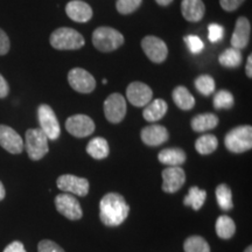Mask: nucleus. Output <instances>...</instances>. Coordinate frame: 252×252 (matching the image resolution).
Listing matches in <instances>:
<instances>
[{"mask_svg":"<svg viewBox=\"0 0 252 252\" xmlns=\"http://www.w3.org/2000/svg\"><path fill=\"white\" fill-rule=\"evenodd\" d=\"M130 213V206L118 193H108L99 203V219L106 226H118L124 223Z\"/></svg>","mask_w":252,"mask_h":252,"instance_id":"obj_1","label":"nucleus"},{"mask_svg":"<svg viewBox=\"0 0 252 252\" xmlns=\"http://www.w3.org/2000/svg\"><path fill=\"white\" fill-rule=\"evenodd\" d=\"M53 48L58 50H76L84 46L86 40L76 30L70 27H61L52 33L49 39Z\"/></svg>","mask_w":252,"mask_h":252,"instance_id":"obj_2","label":"nucleus"},{"mask_svg":"<svg viewBox=\"0 0 252 252\" xmlns=\"http://www.w3.org/2000/svg\"><path fill=\"white\" fill-rule=\"evenodd\" d=\"M93 43L99 52L110 53L118 49L124 43V36L121 32L112 27H98L93 33Z\"/></svg>","mask_w":252,"mask_h":252,"instance_id":"obj_3","label":"nucleus"},{"mask_svg":"<svg viewBox=\"0 0 252 252\" xmlns=\"http://www.w3.org/2000/svg\"><path fill=\"white\" fill-rule=\"evenodd\" d=\"M225 147L232 153H244L252 147V127L250 125L232 128L224 139Z\"/></svg>","mask_w":252,"mask_h":252,"instance_id":"obj_4","label":"nucleus"},{"mask_svg":"<svg viewBox=\"0 0 252 252\" xmlns=\"http://www.w3.org/2000/svg\"><path fill=\"white\" fill-rule=\"evenodd\" d=\"M25 146L30 159L37 161L48 153V138L40 128H30L26 131Z\"/></svg>","mask_w":252,"mask_h":252,"instance_id":"obj_5","label":"nucleus"},{"mask_svg":"<svg viewBox=\"0 0 252 252\" xmlns=\"http://www.w3.org/2000/svg\"><path fill=\"white\" fill-rule=\"evenodd\" d=\"M37 118L40 123V130L46 134L48 140L59 139L61 134V127H60L54 110L47 104H41L37 109Z\"/></svg>","mask_w":252,"mask_h":252,"instance_id":"obj_6","label":"nucleus"},{"mask_svg":"<svg viewBox=\"0 0 252 252\" xmlns=\"http://www.w3.org/2000/svg\"><path fill=\"white\" fill-rule=\"evenodd\" d=\"M127 105L123 94L115 93L111 94L104 102V115L112 124H119L125 118Z\"/></svg>","mask_w":252,"mask_h":252,"instance_id":"obj_7","label":"nucleus"},{"mask_svg":"<svg viewBox=\"0 0 252 252\" xmlns=\"http://www.w3.org/2000/svg\"><path fill=\"white\" fill-rule=\"evenodd\" d=\"M68 82L72 89L80 94H90L96 88L94 77L83 68L71 69L68 72Z\"/></svg>","mask_w":252,"mask_h":252,"instance_id":"obj_8","label":"nucleus"},{"mask_svg":"<svg viewBox=\"0 0 252 252\" xmlns=\"http://www.w3.org/2000/svg\"><path fill=\"white\" fill-rule=\"evenodd\" d=\"M56 185H58V188L60 190L68 194L77 195V196H87L90 188L89 181L87 179L71 174H64L59 176Z\"/></svg>","mask_w":252,"mask_h":252,"instance_id":"obj_9","label":"nucleus"},{"mask_svg":"<svg viewBox=\"0 0 252 252\" xmlns=\"http://www.w3.org/2000/svg\"><path fill=\"white\" fill-rule=\"evenodd\" d=\"M55 207L58 212L70 220H81L83 216L82 207L78 200L71 194L63 193L55 197Z\"/></svg>","mask_w":252,"mask_h":252,"instance_id":"obj_10","label":"nucleus"},{"mask_svg":"<svg viewBox=\"0 0 252 252\" xmlns=\"http://www.w3.org/2000/svg\"><path fill=\"white\" fill-rule=\"evenodd\" d=\"M94 128V122L87 115H74L65 121V130L76 138L89 137Z\"/></svg>","mask_w":252,"mask_h":252,"instance_id":"obj_11","label":"nucleus"},{"mask_svg":"<svg viewBox=\"0 0 252 252\" xmlns=\"http://www.w3.org/2000/svg\"><path fill=\"white\" fill-rule=\"evenodd\" d=\"M141 48L151 61L154 63H162L168 55V48L161 39L158 36L149 35L141 40Z\"/></svg>","mask_w":252,"mask_h":252,"instance_id":"obj_12","label":"nucleus"},{"mask_svg":"<svg viewBox=\"0 0 252 252\" xmlns=\"http://www.w3.org/2000/svg\"><path fill=\"white\" fill-rule=\"evenodd\" d=\"M126 97L132 105L141 108L152 100L153 91L143 82H132L126 89Z\"/></svg>","mask_w":252,"mask_h":252,"instance_id":"obj_13","label":"nucleus"},{"mask_svg":"<svg viewBox=\"0 0 252 252\" xmlns=\"http://www.w3.org/2000/svg\"><path fill=\"white\" fill-rule=\"evenodd\" d=\"M162 190L165 193H176L186 182V173L181 167H168L161 173Z\"/></svg>","mask_w":252,"mask_h":252,"instance_id":"obj_14","label":"nucleus"},{"mask_svg":"<svg viewBox=\"0 0 252 252\" xmlns=\"http://www.w3.org/2000/svg\"><path fill=\"white\" fill-rule=\"evenodd\" d=\"M0 146L12 154H20L24 151V140L12 127L0 125Z\"/></svg>","mask_w":252,"mask_h":252,"instance_id":"obj_15","label":"nucleus"},{"mask_svg":"<svg viewBox=\"0 0 252 252\" xmlns=\"http://www.w3.org/2000/svg\"><path fill=\"white\" fill-rule=\"evenodd\" d=\"M251 34V24L248 20V18L239 17L236 20L235 30L231 36V46L232 48L236 49H243L248 46L249 41H250Z\"/></svg>","mask_w":252,"mask_h":252,"instance_id":"obj_16","label":"nucleus"},{"mask_svg":"<svg viewBox=\"0 0 252 252\" xmlns=\"http://www.w3.org/2000/svg\"><path fill=\"white\" fill-rule=\"evenodd\" d=\"M169 138V133L165 126L161 125H150L141 130V140L145 145L151 147L160 146L166 143Z\"/></svg>","mask_w":252,"mask_h":252,"instance_id":"obj_17","label":"nucleus"},{"mask_svg":"<svg viewBox=\"0 0 252 252\" xmlns=\"http://www.w3.org/2000/svg\"><path fill=\"white\" fill-rule=\"evenodd\" d=\"M65 13L75 23H88L93 18V8L82 0H72L65 6Z\"/></svg>","mask_w":252,"mask_h":252,"instance_id":"obj_18","label":"nucleus"},{"mask_svg":"<svg viewBox=\"0 0 252 252\" xmlns=\"http://www.w3.org/2000/svg\"><path fill=\"white\" fill-rule=\"evenodd\" d=\"M181 13L187 21L197 23L206 13V6L202 0H182Z\"/></svg>","mask_w":252,"mask_h":252,"instance_id":"obj_19","label":"nucleus"},{"mask_svg":"<svg viewBox=\"0 0 252 252\" xmlns=\"http://www.w3.org/2000/svg\"><path fill=\"white\" fill-rule=\"evenodd\" d=\"M168 110V105L163 99H154L145 105V110L143 111V117L147 122H158L165 117Z\"/></svg>","mask_w":252,"mask_h":252,"instance_id":"obj_20","label":"nucleus"},{"mask_svg":"<svg viewBox=\"0 0 252 252\" xmlns=\"http://www.w3.org/2000/svg\"><path fill=\"white\" fill-rule=\"evenodd\" d=\"M186 153L181 149H165L158 156L159 161L168 167H180L186 161Z\"/></svg>","mask_w":252,"mask_h":252,"instance_id":"obj_21","label":"nucleus"},{"mask_svg":"<svg viewBox=\"0 0 252 252\" xmlns=\"http://www.w3.org/2000/svg\"><path fill=\"white\" fill-rule=\"evenodd\" d=\"M173 100H174L175 105L179 109L184 110V111H189L195 106V98L186 87L179 86L176 87L172 93Z\"/></svg>","mask_w":252,"mask_h":252,"instance_id":"obj_22","label":"nucleus"},{"mask_svg":"<svg viewBox=\"0 0 252 252\" xmlns=\"http://www.w3.org/2000/svg\"><path fill=\"white\" fill-rule=\"evenodd\" d=\"M219 125V117L214 113H202L191 119L190 126L195 132H206L213 130Z\"/></svg>","mask_w":252,"mask_h":252,"instance_id":"obj_23","label":"nucleus"},{"mask_svg":"<svg viewBox=\"0 0 252 252\" xmlns=\"http://www.w3.org/2000/svg\"><path fill=\"white\" fill-rule=\"evenodd\" d=\"M87 153L96 160H102L108 158L110 153L108 140H105L102 137H97L91 139L87 146Z\"/></svg>","mask_w":252,"mask_h":252,"instance_id":"obj_24","label":"nucleus"},{"mask_svg":"<svg viewBox=\"0 0 252 252\" xmlns=\"http://www.w3.org/2000/svg\"><path fill=\"white\" fill-rule=\"evenodd\" d=\"M207 198V191L200 189L196 186L189 188L188 194L186 195L184 204L185 206L191 207L194 210H200L203 207L204 201Z\"/></svg>","mask_w":252,"mask_h":252,"instance_id":"obj_25","label":"nucleus"},{"mask_svg":"<svg viewBox=\"0 0 252 252\" xmlns=\"http://www.w3.org/2000/svg\"><path fill=\"white\" fill-rule=\"evenodd\" d=\"M216 234L222 239H230L236 232V224L231 217L222 215L216 220Z\"/></svg>","mask_w":252,"mask_h":252,"instance_id":"obj_26","label":"nucleus"},{"mask_svg":"<svg viewBox=\"0 0 252 252\" xmlns=\"http://www.w3.org/2000/svg\"><path fill=\"white\" fill-rule=\"evenodd\" d=\"M217 146H219V140L214 134H203L195 141V149L197 153L202 156L214 153L217 150Z\"/></svg>","mask_w":252,"mask_h":252,"instance_id":"obj_27","label":"nucleus"},{"mask_svg":"<svg viewBox=\"0 0 252 252\" xmlns=\"http://www.w3.org/2000/svg\"><path fill=\"white\" fill-rule=\"evenodd\" d=\"M216 200L220 209L224 210V212H229V210L232 209V207H234V204H232V194L231 189L228 185L222 184L217 186Z\"/></svg>","mask_w":252,"mask_h":252,"instance_id":"obj_28","label":"nucleus"},{"mask_svg":"<svg viewBox=\"0 0 252 252\" xmlns=\"http://www.w3.org/2000/svg\"><path fill=\"white\" fill-rule=\"evenodd\" d=\"M219 62L225 68H237L242 63V53L239 49L229 48L220 55Z\"/></svg>","mask_w":252,"mask_h":252,"instance_id":"obj_29","label":"nucleus"},{"mask_svg":"<svg viewBox=\"0 0 252 252\" xmlns=\"http://www.w3.org/2000/svg\"><path fill=\"white\" fill-rule=\"evenodd\" d=\"M185 252H210L208 242L201 236H190L185 241Z\"/></svg>","mask_w":252,"mask_h":252,"instance_id":"obj_30","label":"nucleus"},{"mask_svg":"<svg viewBox=\"0 0 252 252\" xmlns=\"http://www.w3.org/2000/svg\"><path fill=\"white\" fill-rule=\"evenodd\" d=\"M235 99L228 90H220L214 96V108L216 110H229L234 106Z\"/></svg>","mask_w":252,"mask_h":252,"instance_id":"obj_31","label":"nucleus"},{"mask_svg":"<svg viewBox=\"0 0 252 252\" xmlns=\"http://www.w3.org/2000/svg\"><path fill=\"white\" fill-rule=\"evenodd\" d=\"M195 88L204 96H210L215 91V81L210 75H201L195 80Z\"/></svg>","mask_w":252,"mask_h":252,"instance_id":"obj_32","label":"nucleus"},{"mask_svg":"<svg viewBox=\"0 0 252 252\" xmlns=\"http://www.w3.org/2000/svg\"><path fill=\"white\" fill-rule=\"evenodd\" d=\"M143 0H117L116 8L121 14H131L139 8Z\"/></svg>","mask_w":252,"mask_h":252,"instance_id":"obj_33","label":"nucleus"},{"mask_svg":"<svg viewBox=\"0 0 252 252\" xmlns=\"http://www.w3.org/2000/svg\"><path fill=\"white\" fill-rule=\"evenodd\" d=\"M185 42L188 47L189 52L194 55L200 54L204 48L203 41L196 35H187L185 37Z\"/></svg>","mask_w":252,"mask_h":252,"instance_id":"obj_34","label":"nucleus"},{"mask_svg":"<svg viewBox=\"0 0 252 252\" xmlns=\"http://www.w3.org/2000/svg\"><path fill=\"white\" fill-rule=\"evenodd\" d=\"M224 36V28L219 24H210L208 26V37L209 41L213 43L220 42Z\"/></svg>","mask_w":252,"mask_h":252,"instance_id":"obj_35","label":"nucleus"},{"mask_svg":"<svg viewBox=\"0 0 252 252\" xmlns=\"http://www.w3.org/2000/svg\"><path fill=\"white\" fill-rule=\"evenodd\" d=\"M37 252H65L55 242L49 241V239H43L37 245Z\"/></svg>","mask_w":252,"mask_h":252,"instance_id":"obj_36","label":"nucleus"},{"mask_svg":"<svg viewBox=\"0 0 252 252\" xmlns=\"http://www.w3.org/2000/svg\"><path fill=\"white\" fill-rule=\"evenodd\" d=\"M245 0H220L222 8L226 12H234L241 6Z\"/></svg>","mask_w":252,"mask_h":252,"instance_id":"obj_37","label":"nucleus"},{"mask_svg":"<svg viewBox=\"0 0 252 252\" xmlns=\"http://www.w3.org/2000/svg\"><path fill=\"white\" fill-rule=\"evenodd\" d=\"M9 47H11V42L7 34L0 28V55H6L9 52Z\"/></svg>","mask_w":252,"mask_h":252,"instance_id":"obj_38","label":"nucleus"},{"mask_svg":"<svg viewBox=\"0 0 252 252\" xmlns=\"http://www.w3.org/2000/svg\"><path fill=\"white\" fill-rule=\"evenodd\" d=\"M2 252H27V251L21 242L14 241L12 242V243H9L7 247L4 249V251Z\"/></svg>","mask_w":252,"mask_h":252,"instance_id":"obj_39","label":"nucleus"},{"mask_svg":"<svg viewBox=\"0 0 252 252\" xmlns=\"http://www.w3.org/2000/svg\"><path fill=\"white\" fill-rule=\"evenodd\" d=\"M9 93V87L6 80L2 77V75L0 74V98H5Z\"/></svg>","mask_w":252,"mask_h":252,"instance_id":"obj_40","label":"nucleus"},{"mask_svg":"<svg viewBox=\"0 0 252 252\" xmlns=\"http://www.w3.org/2000/svg\"><path fill=\"white\" fill-rule=\"evenodd\" d=\"M252 56L249 55L248 58V61H247V65H245V71H247V75L249 78L252 77V70H251V67H252Z\"/></svg>","mask_w":252,"mask_h":252,"instance_id":"obj_41","label":"nucleus"},{"mask_svg":"<svg viewBox=\"0 0 252 252\" xmlns=\"http://www.w3.org/2000/svg\"><path fill=\"white\" fill-rule=\"evenodd\" d=\"M5 195H6L5 187H4V185H2V182L0 181V201L4 200V198H5Z\"/></svg>","mask_w":252,"mask_h":252,"instance_id":"obj_42","label":"nucleus"},{"mask_svg":"<svg viewBox=\"0 0 252 252\" xmlns=\"http://www.w3.org/2000/svg\"><path fill=\"white\" fill-rule=\"evenodd\" d=\"M156 1L160 6H168L173 1V0H156Z\"/></svg>","mask_w":252,"mask_h":252,"instance_id":"obj_43","label":"nucleus"},{"mask_svg":"<svg viewBox=\"0 0 252 252\" xmlns=\"http://www.w3.org/2000/svg\"><path fill=\"white\" fill-rule=\"evenodd\" d=\"M244 252H252V247H251V245H249V247L244 250Z\"/></svg>","mask_w":252,"mask_h":252,"instance_id":"obj_44","label":"nucleus"}]
</instances>
